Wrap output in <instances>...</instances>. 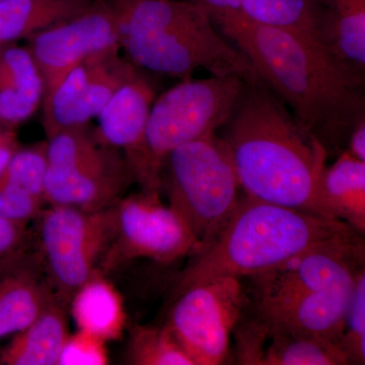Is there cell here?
<instances>
[{"mask_svg": "<svg viewBox=\"0 0 365 365\" xmlns=\"http://www.w3.org/2000/svg\"><path fill=\"white\" fill-rule=\"evenodd\" d=\"M218 28L328 157L345 150L353 127L365 118V78L309 41L257 25L241 14Z\"/></svg>", "mask_w": 365, "mask_h": 365, "instance_id": "1", "label": "cell"}, {"mask_svg": "<svg viewBox=\"0 0 365 365\" xmlns=\"http://www.w3.org/2000/svg\"><path fill=\"white\" fill-rule=\"evenodd\" d=\"M220 131L245 195L338 220L321 191L328 153L260 78L245 81Z\"/></svg>", "mask_w": 365, "mask_h": 365, "instance_id": "2", "label": "cell"}, {"mask_svg": "<svg viewBox=\"0 0 365 365\" xmlns=\"http://www.w3.org/2000/svg\"><path fill=\"white\" fill-rule=\"evenodd\" d=\"M120 48L132 64L180 79L210 76L259 78L247 57L215 28L207 9L188 0H107Z\"/></svg>", "mask_w": 365, "mask_h": 365, "instance_id": "3", "label": "cell"}, {"mask_svg": "<svg viewBox=\"0 0 365 365\" xmlns=\"http://www.w3.org/2000/svg\"><path fill=\"white\" fill-rule=\"evenodd\" d=\"M356 234L359 232L341 220L242 194L215 239L190 256L174 290L225 276L254 277L324 242Z\"/></svg>", "mask_w": 365, "mask_h": 365, "instance_id": "4", "label": "cell"}, {"mask_svg": "<svg viewBox=\"0 0 365 365\" xmlns=\"http://www.w3.org/2000/svg\"><path fill=\"white\" fill-rule=\"evenodd\" d=\"M163 189L168 205L195 237L196 252L215 239L244 194L230 150L217 133L182 144L168 155Z\"/></svg>", "mask_w": 365, "mask_h": 365, "instance_id": "5", "label": "cell"}, {"mask_svg": "<svg viewBox=\"0 0 365 365\" xmlns=\"http://www.w3.org/2000/svg\"><path fill=\"white\" fill-rule=\"evenodd\" d=\"M246 79L210 76L181 79L155 98L146 127L151 179L160 190L165 158L175 148L217 133L227 121Z\"/></svg>", "mask_w": 365, "mask_h": 365, "instance_id": "6", "label": "cell"}, {"mask_svg": "<svg viewBox=\"0 0 365 365\" xmlns=\"http://www.w3.org/2000/svg\"><path fill=\"white\" fill-rule=\"evenodd\" d=\"M114 206L93 211L49 206L38 217L37 251L53 292L67 306L74 292L98 272L109 250Z\"/></svg>", "mask_w": 365, "mask_h": 365, "instance_id": "7", "label": "cell"}, {"mask_svg": "<svg viewBox=\"0 0 365 365\" xmlns=\"http://www.w3.org/2000/svg\"><path fill=\"white\" fill-rule=\"evenodd\" d=\"M249 295L241 278L225 276L173 292L163 325L194 365L225 364Z\"/></svg>", "mask_w": 365, "mask_h": 365, "instance_id": "8", "label": "cell"}, {"mask_svg": "<svg viewBox=\"0 0 365 365\" xmlns=\"http://www.w3.org/2000/svg\"><path fill=\"white\" fill-rule=\"evenodd\" d=\"M160 193L140 190L115 204L114 235L101 273L108 275L136 259L170 264L195 253V237L176 211L163 203Z\"/></svg>", "mask_w": 365, "mask_h": 365, "instance_id": "9", "label": "cell"}, {"mask_svg": "<svg viewBox=\"0 0 365 365\" xmlns=\"http://www.w3.org/2000/svg\"><path fill=\"white\" fill-rule=\"evenodd\" d=\"M361 235L333 240L307 250L278 267L250 277V302L273 304L327 288L349 284L364 269Z\"/></svg>", "mask_w": 365, "mask_h": 365, "instance_id": "10", "label": "cell"}, {"mask_svg": "<svg viewBox=\"0 0 365 365\" xmlns=\"http://www.w3.org/2000/svg\"><path fill=\"white\" fill-rule=\"evenodd\" d=\"M26 41L42 74L45 97L86 59L98 53L121 50L116 18L107 0H93L83 13Z\"/></svg>", "mask_w": 365, "mask_h": 365, "instance_id": "11", "label": "cell"}, {"mask_svg": "<svg viewBox=\"0 0 365 365\" xmlns=\"http://www.w3.org/2000/svg\"><path fill=\"white\" fill-rule=\"evenodd\" d=\"M135 182L121 151L104 144L98 153L66 167H48L44 198L48 206L83 210L112 207Z\"/></svg>", "mask_w": 365, "mask_h": 365, "instance_id": "12", "label": "cell"}, {"mask_svg": "<svg viewBox=\"0 0 365 365\" xmlns=\"http://www.w3.org/2000/svg\"><path fill=\"white\" fill-rule=\"evenodd\" d=\"M157 88L143 69L135 67L98 114L96 135L123 153L141 190L157 191L146 150V127Z\"/></svg>", "mask_w": 365, "mask_h": 365, "instance_id": "13", "label": "cell"}, {"mask_svg": "<svg viewBox=\"0 0 365 365\" xmlns=\"http://www.w3.org/2000/svg\"><path fill=\"white\" fill-rule=\"evenodd\" d=\"M355 281L273 304H254L250 302V307L269 328L341 344Z\"/></svg>", "mask_w": 365, "mask_h": 365, "instance_id": "14", "label": "cell"}, {"mask_svg": "<svg viewBox=\"0 0 365 365\" xmlns=\"http://www.w3.org/2000/svg\"><path fill=\"white\" fill-rule=\"evenodd\" d=\"M54 297L38 251L23 248L0 262V341L32 323Z\"/></svg>", "mask_w": 365, "mask_h": 365, "instance_id": "15", "label": "cell"}, {"mask_svg": "<svg viewBox=\"0 0 365 365\" xmlns=\"http://www.w3.org/2000/svg\"><path fill=\"white\" fill-rule=\"evenodd\" d=\"M317 44L365 78V0H317Z\"/></svg>", "mask_w": 365, "mask_h": 365, "instance_id": "16", "label": "cell"}, {"mask_svg": "<svg viewBox=\"0 0 365 365\" xmlns=\"http://www.w3.org/2000/svg\"><path fill=\"white\" fill-rule=\"evenodd\" d=\"M68 306L54 297L32 323L14 334L11 342L0 350V364H59L68 339Z\"/></svg>", "mask_w": 365, "mask_h": 365, "instance_id": "17", "label": "cell"}, {"mask_svg": "<svg viewBox=\"0 0 365 365\" xmlns=\"http://www.w3.org/2000/svg\"><path fill=\"white\" fill-rule=\"evenodd\" d=\"M68 312L78 330L93 334L107 343L121 338L126 328L123 297L100 271L74 292Z\"/></svg>", "mask_w": 365, "mask_h": 365, "instance_id": "18", "label": "cell"}, {"mask_svg": "<svg viewBox=\"0 0 365 365\" xmlns=\"http://www.w3.org/2000/svg\"><path fill=\"white\" fill-rule=\"evenodd\" d=\"M321 191L336 220L364 234L365 162L343 150L332 165L324 169Z\"/></svg>", "mask_w": 365, "mask_h": 365, "instance_id": "19", "label": "cell"}, {"mask_svg": "<svg viewBox=\"0 0 365 365\" xmlns=\"http://www.w3.org/2000/svg\"><path fill=\"white\" fill-rule=\"evenodd\" d=\"M93 0H4L0 1V45L28 39L34 34L74 18Z\"/></svg>", "mask_w": 365, "mask_h": 365, "instance_id": "20", "label": "cell"}, {"mask_svg": "<svg viewBox=\"0 0 365 365\" xmlns=\"http://www.w3.org/2000/svg\"><path fill=\"white\" fill-rule=\"evenodd\" d=\"M267 328V341L262 365L348 364L339 343L280 329Z\"/></svg>", "mask_w": 365, "mask_h": 365, "instance_id": "21", "label": "cell"}, {"mask_svg": "<svg viewBox=\"0 0 365 365\" xmlns=\"http://www.w3.org/2000/svg\"><path fill=\"white\" fill-rule=\"evenodd\" d=\"M240 13L245 20L287 31L318 46L317 0H240Z\"/></svg>", "mask_w": 365, "mask_h": 365, "instance_id": "22", "label": "cell"}, {"mask_svg": "<svg viewBox=\"0 0 365 365\" xmlns=\"http://www.w3.org/2000/svg\"><path fill=\"white\" fill-rule=\"evenodd\" d=\"M126 359L133 365H194L165 325L134 327Z\"/></svg>", "mask_w": 365, "mask_h": 365, "instance_id": "23", "label": "cell"}, {"mask_svg": "<svg viewBox=\"0 0 365 365\" xmlns=\"http://www.w3.org/2000/svg\"><path fill=\"white\" fill-rule=\"evenodd\" d=\"M48 162L46 141L21 145L0 175V182L16 185L44 199V184Z\"/></svg>", "mask_w": 365, "mask_h": 365, "instance_id": "24", "label": "cell"}, {"mask_svg": "<svg viewBox=\"0 0 365 365\" xmlns=\"http://www.w3.org/2000/svg\"><path fill=\"white\" fill-rule=\"evenodd\" d=\"M348 364L365 361V272L357 275L341 340Z\"/></svg>", "mask_w": 365, "mask_h": 365, "instance_id": "25", "label": "cell"}, {"mask_svg": "<svg viewBox=\"0 0 365 365\" xmlns=\"http://www.w3.org/2000/svg\"><path fill=\"white\" fill-rule=\"evenodd\" d=\"M46 202L42 197L7 182H0V217L20 227L38 220Z\"/></svg>", "mask_w": 365, "mask_h": 365, "instance_id": "26", "label": "cell"}, {"mask_svg": "<svg viewBox=\"0 0 365 365\" xmlns=\"http://www.w3.org/2000/svg\"><path fill=\"white\" fill-rule=\"evenodd\" d=\"M107 342L93 334L78 330L67 339L60 365H105L109 364Z\"/></svg>", "mask_w": 365, "mask_h": 365, "instance_id": "27", "label": "cell"}, {"mask_svg": "<svg viewBox=\"0 0 365 365\" xmlns=\"http://www.w3.org/2000/svg\"><path fill=\"white\" fill-rule=\"evenodd\" d=\"M26 227L0 217V262L25 248Z\"/></svg>", "mask_w": 365, "mask_h": 365, "instance_id": "28", "label": "cell"}, {"mask_svg": "<svg viewBox=\"0 0 365 365\" xmlns=\"http://www.w3.org/2000/svg\"><path fill=\"white\" fill-rule=\"evenodd\" d=\"M205 7L216 25L240 16V0H188Z\"/></svg>", "mask_w": 365, "mask_h": 365, "instance_id": "29", "label": "cell"}, {"mask_svg": "<svg viewBox=\"0 0 365 365\" xmlns=\"http://www.w3.org/2000/svg\"><path fill=\"white\" fill-rule=\"evenodd\" d=\"M21 146L16 129L0 124V175Z\"/></svg>", "mask_w": 365, "mask_h": 365, "instance_id": "30", "label": "cell"}, {"mask_svg": "<svg viewBox=\"0 0 365 365\" xmlns=\"http://www.w3.org/2000/svg\"><path fill=\"white\" fill-rule=\"evenodd\" d=\"M345 150L356 160L365 162V118L353 127Z\"/></svg>", "mask_w": 365, "mask_h": 365, "instance_id": "31", "label": "cell"}, {"mask_svg": "<svg viewBox=\"0 0 365 365\" xmlns=\"http://www.w3.org/2000/svg\"><path fill=\"white\" fill-rule=\"evenodd\" d=\"M2 45H0V50H1Z\"/></svg>", "mask_w": 365, "mask_h": 365, "instance_id": "32", "label": "cell"}, {"mask_svg": "<svg viewBox=\"0 0 365 365\" xmlns=\"http://www.w3.org/2000/svg\"><path fill=\"white\" fill-rule=\"evenodd\" d=\"M0 1H4V0H0Z\"/></svg>", "mask_w": 365, "mask_h": 365, "instance_id": "33", "label": "cell"}]
</instances>
